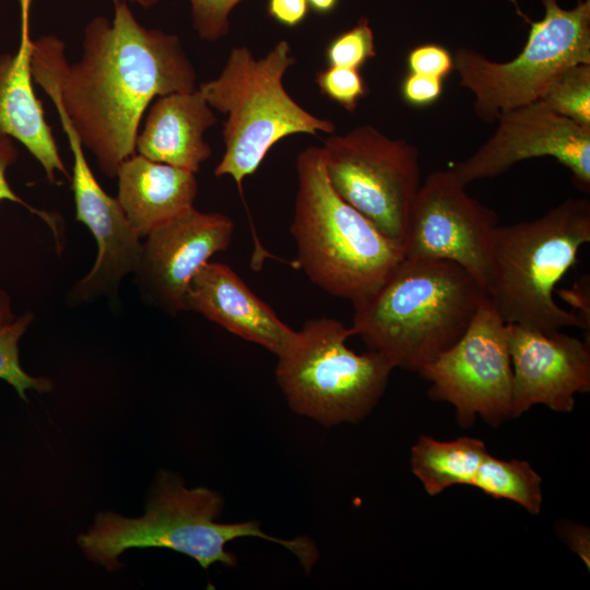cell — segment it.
Here are the masks:
<instances>
[{"mask_svg": "<svg viewBox=\"0 0 590 590\" xmlns=\"http://www.w3.org/2000/svg\"><path fill=\"white\" fill-rule=\"evenodd\" d=\"M418 374L428 394L456 410L461 427L480 416L497 427L512 418V367L508 323L486 297L462 337Z\"/></svg>", "mask_w": 590, "mask_h": 590, "instance_id": "cell-10", "label": "cell"}, {"mask_svg": "<svg viewBox=\"0 0 590 590\" xmlns=\"http://www.w3.org/2000/svg\"><path fill=\"white\" fill-rule=\"evenodd\" d=\"M116 177L117 200L141 237L194 208L198 181L191 172L134 153Z\"/></svg>", "mask_w": 590, "mask_h": 590, "instance_id": "cell-19", "label": "cell"}, {"mask_svg": "<svg viewBox=\"0 0 590 590\" xmlns=\"http://www.w3.org/2000/svg\"><path fill=\"white\" fill-rule=\"evenodd\" d=\"M409 72L444 79L453 70L452 55L442 46L425 44L408 55Z\"/></svg>", "mask_w": 590, "mask_h": 590, "instance_id": "cell-27", "label": "cell"}, {"mask_svg": "<svg viewBox=\"0 0 590 590\" xmlns=\"http://www.w3.org/2000/svg\"><path fill=\"white\" fill-rule=\"evenodd\" d=\"M185 310L198 312L228 332L278 357L294 344L297 331L283 322L227 264L206 262L192 278Z\"/></svg>", "mask_w": 590, "mask_h": 590, "instance_id": "cell-15", "label": "cell"}, {"mask_svg": "<svg viewBox=\"0 0 590 590\" xmlns=\"http://www.w3.org/2000/svg\"><path fill=\"white\" fill-rule=\"evenodd\" d=\"M321 150L334 191L403 247L409 212L422 184L418 150L371 125L330 134Z\"/></svg>", "mask_w": 590, "mask_h": 590, "instance_id": "cell-9", "label": "cell"}, {"mask_svg": "<svg viewBox=\"0 0 590 590\" xmlns=\"http://www.w3.org/2000/svg\"><path fill=\"white\" fill-rule=\"evenodd\" d=\"M376 55L374 32L365 16L333 37L326 48L328 66L359 69Z\"/></svg>", "mask_w": 590, "mask_h": 590, "instance_id": "cell-24", "label": "cell"}, {"mask_svg": "<svg viewBox=\"0 0 590 590\" xmlns=\"http://www.w3.org/2000/svg\"><path fill=\"white\" fill-rule=\"evenodd\" d=\"M558 534L567 546L576 553L589 569L590 567V531L589 528L568 520L557 524Z\"/></svg>", "mask_w": 590, "mask_h": 590, "instance_id": "cell-31", "label": "cell"}, {"mask_svg": "<svg viewBox=\"0 0 590 590\" xmlns=\"http://www.w3.org/2000/svg\"><path fill=\"white\" fill-rule=\"evenodd\" d=\"M34 0H19L21 32L14 54H0V135L15 139L43 166L50 182L58 173L69 177L54 134L33 87L31 7Z\"/></svg>", "mask_w": 590, "mask_h": 590, "instance_id": "cell-17", "label": "cell"}, {"mask_svg": "<svg viewBox=\"0 0 590 590\" xmlns=\"http://www.w3.org/2000/svg\"><path fill=\"white\" fill-rule=\"evenodd\" d=\"M309 8L318 14L331 13L339 3V0H307Z\"/></svg>", "mask_w": 590, "mask_h": 590, "instance_id": "cell-33", "label": "cell"}, {"mask_svg": "<svg viewBox=\"0 0 590 590\" xmlns=\"http://www.w3.org/2000/svg\"><path fill=\"white\" fill-rule=\"evenodd\" d=\"M590 241V202L569 198L544 215L497 225L492 241L487 297L506 323L550 332L565 327L589 329L583 316L562 308L556 284Z\"/></svg>", "mask_w": 590, "mask_h": 590, "instance_id": "cell-5", "label": "cell"}, {"mask_svg": "<svg viewBox=\"0 0 590 590\" xmlns=\"http://www.w3.org/2000/svg\"><path fill=\"white\" fill-rule=\"evenodd\" d=\"M295 62L285 39L262 58L245 46L234 47L220 74L198 86L208 104L227 116L222 130L224 153L214 175L231 176L239 190L282 139L335 131L331 120L307 111L284 88V74Z\"/></svg>", "mask_w": 590, "mask_h": 590, "instance_id": "cell-6", "label": "cell"}, {"mask_svg": "<svg viewBox=\"0 0 590 590\" xmlns=\"http://www.w3.org/2000/svg\"><path fill=\"white\" fill-rule=\"evenodd\" d=\"M442 92V80L409 72L401 84V96L410 105L426 106L436 102Z\"/></svg>", "mask_w": 590, "mask_h": 590, "instance_id": "cell-29", "label": "cell"}, {"mask_svg": "<svg viewBox=\"0 0 590 590\" xmlns=\"http://www.w3.org/2000/svg\"><path fill=\"white\" fill-rule=\"evenodd\" d=\"M192 26L198 36L206 42H216L229 31V15L243 0H188Z\"/></svg>", "mask_w": 590, "mask_h": 590, "instance_id": "cell-26", "label": "cell"}, {"mask_svg": "<svg viewBox=\"0 0 590 590\" xmlns=\"http://www.w3.org/2000/svg\"><path fill=\"white\" fill-rule=\"evenodd\" d=\"M234 222L192 208L145 236L133 271L146 302L170 315L185 311L189 284L210 258L229 246Z\"/></svg>", "mask_w": 590, "mask_h": 590, "instance_id": "cell-13", "label": "cell"}, {"mask_svg": "<svg viewBox=\"0 0 590 590\" xmlns=\"http://www.w3.org/2000/svg\"><path fill=\"white\" fill-rule=\"evenodd\" d=\"M32 319V312H25L0 328V378L13 386L24 400H26L27 389L38 392H47L51 389V382L48 379L30 376L22 369L19 361V341Z\"/></svg>", "mask_w": 590, "mask_h": 590, "instance_id": "cell-23", "label": "cell"}, {"mask_svg": "<svg viewBox=\"0 0 590 590\" xmlns=\"http://www.w3.org/2000/svg\"><path fill=\"white\" fill-rule=\"evenodd\" d=\"M486 297L455 262L404 258L371 298L354 307L350 330L394 368L418 373L462 337Z\"/></svg>", "mask_w": 590, "mask_h": 590, "instance_id": "cell-2", "label": "cell"}, {"mask_svg": "<svg viewBox=\"0 0 590 590\" xmlns=\"http://www.w3.org/2000/svg\"><path fill=\"white\" fill-rule=\"evenodd\" d=\"M542 477L524 460H503L491 453L483 459L473 479V487L496 499H508L539 515L542 508Z\"/></svg>", "mask_w": 590, "mask_h": 590, "instance_id": "cell-21", "label": "cell"}, {"mask_svg": "<svg viewBox=\"0 0 590 590\" xmlns=\"http://www.w3.org/2000/svg\"><path fill=\"white\" fill-rule=\"evenodd\" d=\"M148 109L138 154L197 174L212 155L203 134L217 121L200 90L158 96Z\"/></svg>", "mask_w": 590, "mask_h": 590, "instance_id": "cell-18", "label": "cell"}, {"mask_svg": "<svg viewBox=\"0 0 590 590\" xmlns=\"http://www.w3.org/2000/svg\"><path fill=\"white\" fill-rule=\"evenodd\" d=\"M307 0H268L267 12L270 17L287 27H295L307 17Z\"/></svg>", "mask_w": 590, "mask_h": 590, "instance_id": "cell-30", "label": "cell"}, {"mask_svg": "<svg viewBox=\"0 0 590 590\" xmlns=\"http://www.w3.org/2000/svg\"><path fill=\"white\" fill-rule=\"evenodd\" d=\"M111 21L92 19L79 61L62 66L59 96L83 148L101 170L116 177L135 153L144 113L152 102L197 88V72L175 34L143 26L128 2H114Z\"/></svg>", "mask_w": 590, "mask_h": 590, "instance_id": "cell-1", "label": "cell"}, {"mask_svg": "<svg viewBox=\"0 0 590 590\" xmlns=\"http://www.w3.org/2000/svg\"><path fill=\"white\" fill-rule=\"evenodd\" d=\"M541 101L559 115L590 128V63L563 71Z\"/></svg>", "mask_w": 590, "mask_h": 590, "instance_id": "cell-22", "label": "cell"}, {"mask_svg": "<svg viewBox=\"0 0 590 590\" xmlns=\"http://www.w3.org/2000/svg\"><path fill=\"white\" fill-rule=\"evenodd\" d=\"M291 234L297 268L353 307L371 298L404 259L403 247L346 203L326 174L321 146L300 151Z\"/></svg>", "mask_w": 590, "mask_h": 590, "instance_id": "cell-3", "label": "cell"}, {"mask_svg": "<svg viewBox=\"0 0 590 590\" xmlns=\"http://www.w3.org/2000/svg\"><path fill=\"white\" fill-rule=\"evenodd\" d=\"M113 1L114 2H117V1L133 2L145 9L153 7L158 2V0H113Z\"/></svg>", "mask_w": 590, "mask_h": 590, "instance_id": "cell-34", "label": "cell"}, {"mask_svg": "<svg viewBox=\"0 0 590 590\" xmlns=\"http://www.w3.org/2000/svg\"><path fill=\"white\" fill-rule=\"evenodd\" d=\"M512 418L534 405L571 412L577 393L590 391L589 343L556 331L508 323Z\"/></svg>", "mask_w": 590, "mask_h": 590, "instance_id": "cell-14", "label": "cell"}, {"mask_svg": "<svg viewBox=\"0 0 590 590\" xmlns=\"http://www.w3.org/2000/svg\"><path fill=\"white\" fill-rule=\"evenodd\" d=\"M17 158V150L12 142V139L5 135H0V201L9 200L12 202L20 203L26 209L38 215L43 219L51 228L56 240L59 245V231L58 224L52 215L45 211L37 210L26 202H24L8 184L5 173L10 165H12Z\"/></svg>", "mask_w": 590, "mask_h": 590, "instance_id": "cell-28", "label": "cell"}, {"mask_svg": "<svg viewBox=\"0 0 590 590\" xmlns=\"http://www.w3.org/2000/svg\"><path fill=\"white\" fill-rule=\"evenodd\" d=\"M350 337L340 320L312 318L278 357L275 379L294 412L333 426L357 423L377 405L394 367L377 352L352 351Z\"/></svg>", "mask_w": 590, "mask_h": 590, "instance_id": "cell-7", "label": "cell"}, {"mask_svg": "<svg viewBox=\"0 0 590 590\" xmlns=\"http://www.w3.org/2000/svg\"><path fill=\"white\" fill-rule=\"evenodd\" d=\"M493 134L450 170L467 186L497 177L519 162L553 157L573 174L583 191L590 187V128L559 115L543 101L502 114Z\"/></svg>", "mask_w": 590, "mask_h": 590, "instance_id": "cell-12", "label": "cell"}, {"mask_svg": "<svg viewBox=\"0 0 590 590\" xmlns=\"http://www.w3.org/2000/svg\"><path fill=\"white\" fill-rule=\"evenodd\" d=\"M316 83L320 92L347 111H354L368 93L358 69L328 66L318 71Z\"/></svg>", "mask_w": 590, "mask_h": 590, "instance_id": "cell-25", "label": "cell"}, {"mask_svg": "<svg viewBox=\"0 0 590 590\" xmlns=\"http://www.w3.org/2000/svg\"><path fill=\"white\" fill-rule=\"evenodd\" d=\"M544 16L531 22L522 50L502 62L468 47L456 50L453 69L460 85L474 97V113L485 122L514 108L541 101L566 69L590 63V0L563 9L541 0Z\"/></svg>", "mask_w": 590, "mask_h": 590, "instance_id": "cell-8", "label": "cell"}, {"mask_svg": "<svg viewBox=\"0 0 590 590\" xmlns=\"http://www.w3.org/2000/svg\"><path fill=\"white\" fill-rule=\"evenodd\" d=\"M222 508L223 499L216 492L208 487L187 488L174 474L162 472L142 517L101 512L78 543L88 559L108 570L119 568V555L133 547L169 548L196 559L204 569L215 563L234 567L236 557L226 551V544L249 536L286 547L306 571L317 560L318 552L310 540L271 536L260 529L258 521L219 522Z\"/></svg>", "mask_w": 590, "mask_h": 590, "instance_id": "cell-4", "label": "cell"}, {"mask_svg": "<svg viewBox=\"0 0 590 590\" xmlns=\"http://www.w3.org/2000/svg\"><path fill=\"white\" fill-rule=\"evenodd\" d=\"M76 220L88 227L97 243L91 271L75 283L70 297L88 302L115 296L125 275L137 268L141 236L128 221L117 198L109 196L94 177L72 181Z\"/></svg>", "mask_w": 590, "mask_h": 590, "instance_id": "cell-16", "label": "cell"}, {"mask_svg": "<svg viewBox=\"0 0 590 590\" xmlns=\"http://www.w3.org/2000/svg\"><path fill=\"white\" fill-rule=\"evenodd\" d=\"M464 188L450 169L434 170L426 177L409 212L404 258L455 262L487 293L498 219Z\"/></svg>", "mask_w": 590, "mask_h": 590, "instance_id": "cell-11", "label": "cell"}, {"mask_svg": "<svg viewBox=\"0 0 590 590\" xmlns=\"http://www.w3.org/2000/svg\"><path fill=\"white\" fill-rule=\"evenodd\" d=\"M13 319L15 318L11 309L10 297L3 290H0V328Z\"/></svg>", "mask_w": 590, "mask_h": 590, "instance_id": "cell-32", "label": "cell"}, {"mask_svg": "<svg viewBox=\"0 0 590 590\" xmlns=\"http://www.w3.org/2000/svg\"><path fill=\"white\" fill-rule=\"evenodd\" d=\"M487 453L480 438L463 436L441 441L421 435L411 448L410 467L425 492L436 496L455 485L471 486Z\"/></svg>", "mask_w": 590, "mask_h": 590, "instance_id": "cell-20", "label": "cell"}]
</instances>
